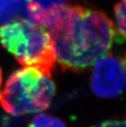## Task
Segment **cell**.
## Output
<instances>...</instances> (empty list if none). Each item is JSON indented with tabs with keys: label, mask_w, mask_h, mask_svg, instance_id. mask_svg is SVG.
<instances>
[{
	"label": "cell",
	"mask_w": 126,
	"mask_h": 127,
	"mask_svg": "<svg viewBox=\"0 0 126 127\" xmlns=\"http://www.w3.org/2000/svg\"><path fill=\"white\" fill-rule=\"evenodd\" d=\"M53 42L62 70L84 72L110 50L117 33L101 11L68 5L44 28Z\"/></svg>",
	"instance_id": "1"
},
{
	"label": "cell",
	"mask_w": 126,
	"mask_h": 127,
	"mask_svg": "<svg viewBox=\"0 0 126 127\" xmlns=\"http://www.w3.org/2000/svg\"><path fill=\"white\" fill-rule=\"evenodd\" d=\"M0 43L24 67L49 74L56 63L53 42L46 29L24 18H15L0 27Z\"/></svg>",
	"instance_id": "2"
},
{
	"label": "cell",
	"mask_w": 126,
	"mask_h": 127,
	"mask_svg": "<svg viewBox=\"0 0 126 127\" xmlns=\"http://www.w3.org/2000/svg\"><path fill=\"white\" fill-rule=\"evenodd\" d=\"M51 75L39 69L23 67L10 75L0 95L2 108L14 116L42 112L55 94Z\"/></svg>",
	"instance_id": "3"
},
{
	"label": "cell",
	"mask_w": 126,
	"mask_h": 127,
	"mask_svg": "<svg viewBox=\"0 0 126 127\" xmlns=\"http://www.w3.org/2000/svg\"><path fill=\"white\" fill-rule=\"evenodd\" d=\"M125 84V59L106 53L94 63L90 76L94 94L103 98L116 97L122 94Z\"/></svg>",
	"instance_id": "4"
},
{
	"label": "cell",
	"mask_w": 126,
	"mask_h": 127,
	"mask_svg": "<svg viewBox=\"0 0 126 127\" xmlns=\"http://www.w3.org/2000/svg\"><path fill=\"white\" fill-rule=\"evenodd\" d=\"M68 5V0H24L21 8L28 21L46 28Z\"/></svg>",
	"instance_id": "5"
},
{
	"label": "cell",
	"mask_w": 126,
	"mask_h": 127,
	"mask_svg": "<svg viewBox=\"0 0 126 127\" xmlns=\"http://www.w3.org/2000/svg\"><path fill=\"white\" fill-rule=\"evenodd\" d=\"M21 0H0V23L16 18L21 9Z\"/></svg>",
	"instance_id": "6"
},
{
	"label": "cell",
	"mask_w": 126,
	"mask_h": 127,
	"mask_svg": "<svg viewBox=\"0 0 126 127\" xmlns=\"http://www.w3.org/2000/svg\"><path fill=\"white\" fill-rule=\"evenodd\" d=\"M27 127H66V125L56 117L46 113H39L31 120Z\"/></svg>",
	"instance_id": "7"
},
{
	"label": "cell",
	"mask_w": 126,
	"mask_h": 127,
	"mask_svg": "<svg viewBox=\"0 0 126 127\" xmlns=\"http://www.w3.org/2000/svg\"><path fill=\"white\" fill-rule=\"evenodd\" d=\"M115 26L117 38L119 40H124L125 37V0H120L115 5Z\"/></svg>",
	"instance_id": "8"
},
{
	"label": "cell",
	"mask_w": 126,
	"mask_h": 127,
	"mask_svg": "<svg viewBox=\"0 0 126 127\" xmlns=\"http://www.w3.org/2000/svg\"><path fill=\"white\" fill-rule=\"evenodd\" d=\"M92 127H125V121L122 120H106Z\"/></svg>",
	"instance_id": "9"
},
{
	"label": "cell",
	"mask_w": 126,
	"mask_h": 127,
	"mask_svg": "<svg viewBox=\"0 0 126 127\" xmlns=\"http://www.w3.org/2000/svg\"><path fill=\"white\" fill-rule=\"evenodd\" d=\"M2 70L0 68V95H1V86H2Z\"/></svg>",
	"instance_id": "10"
}]
</instances>
